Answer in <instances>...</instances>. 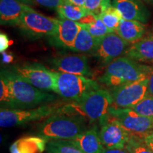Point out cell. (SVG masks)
Segmentation results:
<instances>
[{
    "label": "cell",
    "instance_id": "cell-11",
    "mask_svg": "<svg viewBox=\"0 0 153 153\" xmlns=\"http://www.w3.org/2000/svg\"><path fill=\"white\" fill-rule=\"evenodd\" d=\"M128 42L112 32L99 40L97 46L91 55L101 65L107 66L126 51Z\"/></svg>",
    "mask_w": 153,
    "mask_h": 153
},
{
    "label": "cell",
    "instance_id": "cell-17",
    "mask_svg": "<svg viewBox=\"0 0 153 153\" xmlns=\"http://www.w3.org/2000/svg\"><path fill=\"white\" fill-rule=\"evenodd\" d=\"M126 55L135 61L153 62V33L134 43L126 51Z\"/></svg>",
    "mask_w": 153,
    "mask_h": 153
},
{
    "label": "cell",
    "instance_id": "cell-23",
    "mask_svg": "<svg viewBox=\"0 0 153 153\" xmlns=\"http://www.w3.org/2000/svg\"><path fill=\"white\" fill-rule=\"evenodd\" d=\"M0 101L1 108L9 109L17 108L10 86L2 74L0 76Z\"/></svg>",
    "mask_w": 153,
    "mask_h": 153
},
{
    "label": "cell",
    "instance_id": "cell-30",
    "mask_svg": "<svg viewBox=\"0 0 153 153\" xmlns=\"http://www.w3.org/2000/svg\"><path fill=\"white\" fill-rule=\"evenodd\" d=\"M65 0H33L34 2L38 4L53 9H56Z\"/></svg>",
    "mask_w": 153,
    "mask_h": 153
},
{
    "label": "cell",
    "instance_id": "cell-9",
    "mask_svg": "<svg viewBox=\"0 0 153 153\" xmlns=\"http://www.w3.org/2000/svg\"><path fill=\"white\" fill-rule=\"evenodd\" d=\"M111 118L117 120L131 135L142 137L153 131V118L141 116L131 108H120L111 106Z\"/></svg>",
    "mask_w": 153,
    "mask_h": 153
},
{
    "label": "cell",
    "instance_id": "cell-18",
    "mask_svg": "<svg viewBox=\"0 0 153 153\" xmlns=\"http://www.w3.org/2000/svg\"><path fill=\"white\" fill-rule=\"evenodd\" d=\"M81 26L78 22L69 19H58V31L56 36L61 45L71 50Z\"/></svg>",
    "mask_w": 153,
    "mask_h": 153
},
{
    "label": "cell",
    "instance_id": "cell-28",
    "mask_svg": "<svg viewBox=\"0 0 153 153\" xmlns=\"http://www.w3.org/2000/svg\"><path fill=\"white\" fill-rule=\"evenodd\" d=\"M131 109L141 116L153 118V97L147 95Z\"/></svg>",
    "mask_w": 153,
    "mask_h": 153
},
{
    "label": "cell",
    "instance_id": "cell-4",
    "mask_svg": "<svg viewBox=\"0 0 153 153\" xmlns=\"http://www.w3.org/2000/svg\"><path fill=\"white\" fill-rule=\"evenodd\" d=\"M62 106V104L60 103H53L30 108L9 109L1 108L0 126L2 128L16 127L45 119L54 114Z\"/></svg>",
    "mask_w": 153,
    "mask_h": 153
},
{
    "label": "cell",
    "instance_id": "cell-12",
    "mask_svg": "<svg viewBox=\"0 0 153 153\" xmlns=\"http://www.w3.org/2000/svg\"><path fill=\"white\" fill-rule=\"evenodd\" d=\"M109 119L101 126L99 131V137L103 147L108 149H125L131 134L117 120L111 117Z\"/></svg>",
    "mask_w": 153,
    "mask_h": 153
},
{
    "label": "cell",
    "instance_id": "cell-19",
    "mask_svg": "<svg viewBox=\"0 0 153 153\" xmlns=\"http://www.w3.org/2000/svg\"><path fill=\"white\" fill-rule=\"evenodd\" d=\"M48 141L38 136H25L17 140L10 147L11 153H43Z\"/></svg>",
    "mask_w": 153,
    "mask_h": 153
},
{
    "label": "cell",
    "instance_id": "cell-22",
    "mask_svg": "<svg viewBox=\"0 0 153 153\" xmlns=\"http://www.w3.org/2000/svg\"><path fill=\"white\" fill-rule=\"evenodd\" d=\"M57 14L62 19H69L79 22L89 14V11L83 7L74 5L66 0L56 9Z\"/></svg>",
    "mask_w": 153,
    "mask_h": 153
},
{
    "label": "cell",
    "instance_id": "cell-33",
    "mask_svg": "<svg viewBox=\"0 0 153 153\" xmlns=\"http://www.w3.org/2000/svg\"><path fill=\"white\" fill-rule=\"evenodd\" d=\"M148 85L147 95L153 97V68L151 67L150 72L148 74Z\"/></svg>",
    "mask_w": 153,
    "mask_h": 153
},
{
    "label": "cell",
    "instance_id": "cell-32",
    "mask_svg": "<svg viewBox=\"0 0 153 153\" xmlns=\"http://www.w3.org/2000/svg\"><path fill=\"white\" fill-rule=\"evenodd\" d=\"M142 139L144 141L145 145L153 150V131L149 132L142 137Z\"/></svg>",
    "mask_w": 153,
    "mask_h": 153
},
{
    "label": "cell",
    "instance_id": "cell-6",
    "mask_svg": "<svg viewBox=\"0 0 153 153\" xmlns=\"http://www.w3.org/2000/svg\"><path fill=\"white\" fill-rule=\"evenodd\" d=\"M55 93L74 102H78L91 91L100 88L97 82L85 76L55 72Z\"/></svg>",
    "mask_w": 153,
    "mask_h": 153
},
{
    "label": "cell",
    "instance_id": "cell-13",
    "mask_svg": "<svg viewBox=\"0 0 153 153\" xmlns=\"http://www.w3.org/2000/svg\"><path fill=\"white\" fill-rule=\"evenodd\" d=\"M56 72L77 74L85 76H91L87 57L83 55H70L53 58L51 62Z\"/></svg>",
    "mask_w": 153,
    "mask_h": 153
},
{
    "label": "cell",
    "instance_id": "cell-35",
    "mask_svg": "<svg viewBox=\"0 0 153 153\" xmlns=\"http://www.w3.org/2000/svg\"><path fill=\"white\" fill-rule=\"evenodd\" d=\"M1 55H2V62L4 63H9L11 62L14 60V57L12 55L9 54L6 52L1 53Z\"/></svg>",
    "mask_w": 153,
    "mask_h": 153
},
{
    "label": "cell",
    "instance_id": "cell-24",
    "mask_svg": "<svg viewBox=\"0 0 153 153\" xmlns=\"http://www.w3.org/2000/svg\"><path fill=\"white\" fill-rule=\"evenodd\" d=\"M46 153H84L68 140H50L46 146Z\"/></svg>",
    "mask_w": 153,
    "mask_h": 153
},
{
    "label": "cell",
    "instance_id": "cell-38",
    "mask_svg": "<svg viewBox=\"0 0 153 153\" xmlns=\"http://www.w3.org/2000/svg\"><path fill=\"white\" fill-rule=\"evenodd\" d=\"M144 1L149 4H153V0H144Z\"/></svg>",
    "mask_w": 153,
    "mask_h": 153
},
{
    "label": "cell",
    "instance_id": "cell-2",
    "mask_svg": "<svg viewBox=\"0 0 153 153\" xmlns=\"http://www.w3.org/2000/svg\"><path fill=\"white\" fill-rule=\"evenodd\" d=\"M150 69L128 57H120L106 66L98 80L107 87L115 88L145 79Z\"/></svg>",
    "mask_w": 153,
    "mask_h": 153
},
{
    "label": "cell",
    "instance_id": "cell-5",
    "mask_svg": "<svg viewBox=\"0 0 153 153\" xmlns=\"http://www.w3.org/2000/svg\"><path fill=\"white\" fill-rule=\"evenodd\" d=\"M74 104L79 107L90 123L99 122L101 126L109 120V110L112 106L113 99L111 91L99 88Z\"/></svg>",
    "mask_w": 153,
    "mask_h": 153
},
{
    "label": "cell",
    "instance_id": "cell-15",
    "mask_svg": "<svg viewBox=\"0 0 153 153\" xmlns=\"http://www.w3.org/2000/svg\"><path fill=\"white\" fill-rule=\"evenodd\" d=\"M68 141L84 153H102L104 149L97 126L87 129Z\"/></svg>",
    "mask_w": 153,
    "mask_h": 153
},
{
    "label": "cell",
    "instance_id": "cell-27",
    "mask_svg": "<svg viewBox=\"0 0 153 153\" xmlns=\"http://www.w3.org/2000/svg\"><path fill=\"white\" fill-rule=\"evenodd\" d=\"M125 149L128 153H153V150L145 145L142 137L134 135H131Z\"/></svg>",
    "mask_w": 153,
    "mask_h": 153
},
{
    "label": "cell",
    "instance_id": "cell-7",
    "mask_svg": "<svg viewBox=\"0 0 153 153\" xmlns=\"http://www.w3.org/2000/svg\"><path fill=\"white\" fill-rule=\"evenodd\" d=\"M19 26L30 37L55 36L58 31V19L36 12L30 7L23 14Z\"/></svg>",
    "mask_w": 153,
    "mask_h": 153
},
{
    "label": "cell",
    "instance_id": "cell-37",
    "mask_svg": "<svg viewBox=\"0 0 153 153\" xmlns=\"http://www.w3.org/2000/svg\"><path fill=\"white\" fill-rule=\"evenodd\" d=\"M17 1H20V2H22L23 4H25L26 5H32L34 4V1L33 0H17Z\"/></svg>",
    "mask_w": 153,
    "mask_h": 153
},
{
    "label": "cell",
    "instance_id": "cell-16",
    "mask_svg": "<svg viewBox=\"0 0 153 153\" xmlns=\"http://www.w3.org/2000/svg\"><path fill=\"white\" fill-rule=\"evenodd\" d=\"M30 8L17 0H0L1 25H19L23 14Z\"/></svg>",
    "mask_w": 153,
    "mask_h": 153
},
{
    "label": "cell",
    "instance_id": "cell-21",
    "mask_svg": "<svg viewBox=\"0 0 153 153\" xmlns=\"http://www.w3.org/2000/svg\"><path fill=\"white\" fill-rule=\"evenodd\" d=\"M80 26H81V28L71 50L74 52L92 54L97 46L99 39H97L93 37L84 26H82L81 24Z\"/></svg>",
    "mask_w": 153,
    "mask_h": 153
},
{
    "label": "cell",
    "instance_id": "cell-26",
    "mask_svg": "<svg viewBox=\"0 0 153 153\" xmlns=\"http://www.w3.org/2000/svg\"><path fill=\"white\" fill-rule=\"evenodd\" d=\"M82 26H84L93 37H94L97 39H100L104 36H106L107 34L112 33L113 30H110L109 28L106 27V26L103 23L101 19L97 16L94 19L92 22L87 24H82Z\"/></svg>",
    "mask_w": 153,
    "mask_h": 153
},
{
    "label": "cell",
    "instance_id": "cell-10",
    "mask_svg": "<svg viewBox=\"0 0 153 153\" xmlns=\"http://www.w3.org/2000/svg\"><path fill=\"white\" fill-rule=\"evenodd\" d=\"M148 77L139 81L112 88V106L132 108L147 96Z\"/></svg>",
    "mask_w": 153,
    "mask_h": 153
},
{
    "label": "cell",
    "instance_id": "cell-25",
    "mask_svg": "<svg viewBox=\"0 0 153 153\" xmlns=\"http://www.w3.org/2000/svg\"><path fill=\"white\" fill-rule=\"evenodd\" d=\"M106 27L113 31H116V28L119 26L120 22L123 19L119 12L113 5H111L108 8L98 16Z\"/></svg>",
    "mask_w": 153,
    "mask_h": 153
},
{
    "label": "cell",
    "instance_id": "cell-8",
    "mask_svg": "<svg viewBox=\"0 0 153 153\" xmlns=\"http://www.w3.org/2000/svg\"><path fill=\"white\" fill-rule=\"evenodd\" d=\"M14 72L31 85L43 91H56L55 72L51 71L43 65L31 63L16 66L12 69Z\"/></svg>",
    "mask_w": 153,
    "mask_h": 153
},
{
    "label": "cell",
    "instance_id": "cell-34",
    "mask_svg": "<svg viewBox=\"0 0 153 153\" xmlns=\"http://www.w3.org/2000/svg\"><path fill=\"white\" fill-rule=\"evenodd\" d=\"M102 153H128L126 149H108L104 148Z\"/></svg>",
    "mask_w": 153,
    "mask_h": 153
},
{
    "label": "cell",
    "instance_id": "cell-1",
    "mask_svg": "<svg viewBox=\"0 0 153 153\" xmlns=\"http://www.w3.org/2000/svg\"><path fill=\"white\" fill-rule=\"evenodd\" d=\"M65 106L46 118L38 129V135L47 141L69 140L87 131L85 118L79 114L66 111Z\"/></svg>",
    "mask_w": 153,
    "mask_h": 153
},
{
    "label": "cell",
    "instance_id": "cell-29",
    "mask_svg": "<svg viewBox=\"0 0 153 153\" xmlns=\"http://www.w3.org/2000/svg\"><path fill=\"white\" fill-rule=\"evenodd\" d=\"M111 6V0H86L84 8L89 12L99 16Z\"/></svg>",
    "mask_w": 153,
    "mask_h": 153
},
{
    "label": "cell",
    "instance_id": "cell-3",
    "mask_svg": "<svg viewBox=\"0 0 153 153\" xmlns=\"http://www.w3.org/2000/svg\"><path fill=\"white\" fill-rule=\"evenodd\" d=\"M10 86L17 108H30L52 103L56 99L53 94L38 89L24 80L13 70H1Z\"/></svg>",
    "mask_w": 153,
    "mask_h": 153
},
{
    "label": "cell",
    "instance_id": "cell-20",
    "mask_svg": "<svg viewBox=\"0 0 153 153\" xmlns=\"http://www.w3.org/2000/svg\"><path fill=\"white\" fill-rule=\"evenodd\" d=\"M145 31L143 23L137 21H128L122 19L116 33L128 43H135L141 39Z\"/></svg>",
    "mask_w": 153,
    "mask_h": 153
},
{
    "label": "cell",
    "instance_id": "cell-14",
    "mask_svg": "<svg viewBox=\"0 0 153 153\" xmlns=\"http://www.w3.org/2000/svg\"><path fill=\"white\" fill-rule=\"evenodd\" d=\"M113 6L124 20L146 23L150 16L148 9L140 0H114Z\"/></svg>",
    "mask_w": 153,
    "mask_h": 153
},
{
    "label": "cell",
    "instance_id": "cell-36",
    "mask_svg": "<svg viewBox=\"0 0 153 153\" xmlns=\"http://www.w3.org/2000/svg\"><path fill=\"white\" fill-rule=\"evenodd\" d=\"M68 2L73 4L74 5L79 6V7H84L86 0H66Z\"/></svg>",
    "mask_w": 153,
    "mask_h": 153
},
{
    "label": "cell",
    "instance_id": "cell-31",
    "mask_svg": "<svg viewBox=\"0 0 153 153\" xmlns=\"http://www.w3.org/2000/svg\"><path fill=\"white\" fill-rule=\"evenodd\" d=\"M10 45V42L8 36L5 33H1L0 34V52H5L9 48Z\"/></svg>",
    "mask_w": 153,
    "mask_h": 153
}]
</instances>
